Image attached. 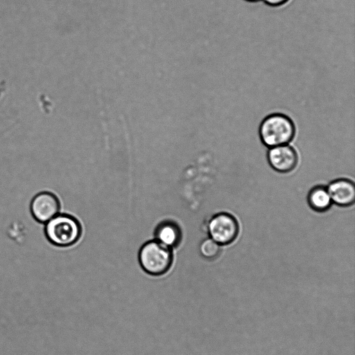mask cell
<instances>
[{
  "label": "cell",
  "mask_w": 355,
  "mask_h": 355,
  "mask_svg": "<svg viewBox=\"0 0 355 355\" xmlns=\"http://www.w3.org/2000/svg\"><path fill=\"white\" fill-rule=\"evenodd\" d=\"M295 133L296 127L293 119L281 112L268 114L259 126L260 140L268 148L288 144Z\"/></svg>",
  "instance_id": "cell-1"
},
{
  "label": "cell",
  "mask_w": 355,
  "mask_h": 355,
  "mask_svg": "<svg viewBox=\"0 0 355 355\" xmlns=\"http://www.w3.org/2000/svg\"><path fill=\"white\" fill-rule=\"evenodd\" d=\"M139 258L143 269L152 275L164 274L172 263L170 248L157 240L144 244L140 250Z\"/></svg>",
  "instance_id": "cell-2"
},
{
  "label": "cell",
  "mask_w": 355,
  "mask_h": 355,
  "mask_svg": "<svg viewBox=\"0 0 355 355\" xmlns=\"http://www.w3.org/2000/svg\"><path fill=\"white\" fill-rule=\"evenodd\" d=\"M45 234L49 241L54 245L68 246L78 239L80 226L72 216L57 214L46 223Z\"/></svg>",
  "instance_id": "cell-3"
},
{
  "label": "cell",
  "mask_w": 355,
  "mask_h": 355,
  "mask_svg": "<svg viewBox=\"0 0 355 355\" xmlns=\"http://www.w3.org/2000/svg\"><path fill=\"white\" fill-rule=\"evenodd\" d=\"M208 232L211 239L222 245L233 243L239 234L237 219L227 212L213 216L208 223Z\"/></svg>",
  "instance_id": "cell-4"
},
{
  "label": "cell",
  "mask_w": 355,
  "mask_h": 355,
  "mask_svg": "<svg viewBox=\"0 0 355 355\" xmlns=\"http://www.w3.org/2000/svg\"><path fill=\"white\" fill-rule=\"evenodd\" d=\"M267 159L273 170L278 173H287L297 166L298 155L293 146L285 144L269 148Z\"/></svg>",
  "instance_id": "cell-5"
},
{
  "label": "cell",
  "mask_w": 355,
  "mask_h": 355,
  "mask_svg": "<svg viewBox=\"0 0 355 355\" xmlns=\"http://www.w3.org/2000/svg\"><path fill=\"white\" fill-rule=\"evenodd\" d=\"M60 209V203L55 195L42 192L32 200L31 211L34 218L40 223H47L55 216Z\"/></svg>",
  "instance_id": "cell-6"
},
{
  "label": "cell",
  "mask_w": 355,
  "mask_h": 355,
  "mask_svg": "<svg viewBox=\"0 0 355 355\" xmlns=\"http://www.w3.org/2000/svg\"><path fill=\"white\" fill-rule=\"evenodd\" d=\"M332 203L346 207L352 205L355 200V185L347 178H338L327 187Z\"/></svg>",
  "instance_id": "cell-7"
},
{
  "label": "cell",
  "mask_w": 355,
  "mask_h": 355,
  "mask_svg": "<svg viewBox=\"0 0 355 355\" xmlns=\"http://www.w3.org/2000/svg\"><path fill=\"white\" fill-rule=\"evenodd\" d=\"M307 202L311 209L319 213L327 211L333 204L327 187L323 185L315 186L309 191Z\"/></svg>",
  "instance_id": "cell-8"
},
{
  "label": "cell",
  "mask_w": 355,
  "mask_h": 355,
  "mask_svg": "<svg viewBox=\"0 0 355 355\" xmlns=\"http://www.w3.org/2000/svg\"><path fill=\"white\" fill-rule=\"evenodd\" d=\"M155 236L157 241L171 248L180 242L181 232L176 224L171 222H164L157 227Z\"/></svg>",
  "instance_id": "cell-9"
},
{
  "label": "cell",
  "mask_w": 355,
  "mask_h": 355,
  "mask_svg": "<svg viewBox=\"0 0 355 355\" xmlns=\"http://www.w3.org/2000/svg\"><path fill=\"white\" fill-rule=\"evenodd\" d=\"M200 252L207 259H216L221 252V245L211 238L206 239L200 245Z\"/></svg>",
  "instance_id": "cell-10"
},
{
  "label": "cell",
  "mask_w": 355,
  "mask_h": 355,
  "mask_svg": "<svg viewBox=\"0 0 355 355\" xmlns=\"http://www.w3.org/2000/svg\"><path fill=\"white\" fill-rule=\"evenodd\" d=\"M266 4L272 7H278L286 3L289 0H263Z\"/></svg>",
  "instance_id": "cell-11"
},
{
  "label": "cell",
  "mask_w": 355,
  "mask_h": 355,
  "mask_svg": "<svg viewBox=\"0 0 355 355\" xmlns=\"http://www.w3.org/2000/svg\"><path fill=\"white\" fill-rule=\"evenodd\" d=\"M245 1H249V2H258L260 0H245Z\"/></svg>",
  "instance_id": "cell-12"
}]
</instances>
